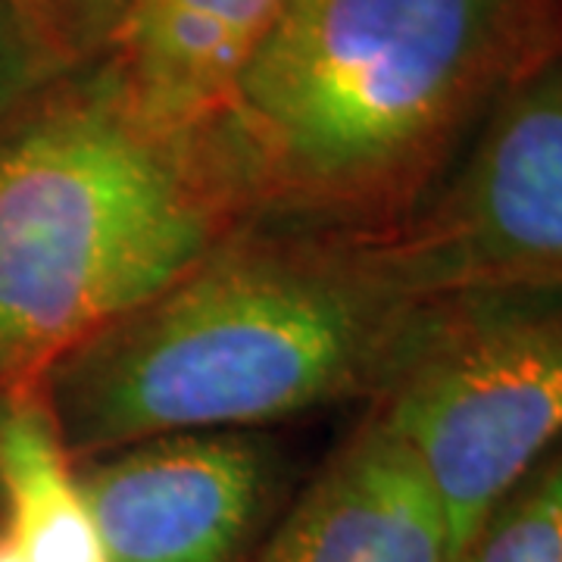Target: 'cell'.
I'll use <instances>...</instances> for the list:
<instances>
[{
    "mask_svg": "<svg viewBox=\"0 0 562 562\" xmlns=\"http://www.w3.org/2000/svg\"><path fill=\"white\" fill-rule=\"evenodd\" d=\"M284 0H125V103L166 138L220 113Z\"/></svg>",
    "mask_w": 562,
    "mask_h": 562,
    "instance_id": "obj_8",
    "label": "cell"
},
{
    "mask_svg": "<svg viewBox=\"0 0 562 562\" xmlns=\"http://www.w3.org/2000/svg\"><path fill=\"white\" fill-rule=\"evenodd\" d=\"M0 487L25 562H110L81 482L41 406L0 416Z\"/></svg>",
    "mask_w": 562,
    "mask_h": 562,
    "instance_id": "obj_9",
    "label": "cell"
},
{
    "mask_svg": "<svg viewBox=\"0 0 562 562\" xmlns=\"http://www.w3.org/2000/svg\"><path fill=\"white\" fill-rule=\"evenodd\" d=\"M382 425L465 562L513 487L562 441V288L422 297L375 387Z\"/></svg>",
    "mask_w": 562,
    "mask_h": 562,
    "instance_id": "obj_4",
    "label": "cell"
},
{
    "mask_svg": "<svg viewBox=\"0 0 562 562\" xmlns=\"http://www.w3.org/2000/svg\"><path fill=\"white\" fill-rule=\"evenodd\" d=\"M260 562H447V528L419 465L379 422L366 419Z\"/></svg>",
    "mask_w": 562,
    "mask_h": 562,
    "instance_id": "obj_7",
    "label": "cell"
},
{
    "mask_svg": "<svg viewBox=\"0 0 562 562\" xmlns=\"http://www.w3.org/2000/svg\"><path fill=\"white\" fill-rule=\"evenodd\" d=\"M465 562H562V441L497 506Z\"/></svg>",
    "mask_w": 562,
    "mask_h": 562,
    "instance_id": "obj_10",
    "label": "cell"
},
{
    "mask_svg": "<svg viewBox=\"0 0 562 562\" xmlns=\"http://www.w3.org/2000/svg\"><path fill=\"white\" fill-rule=\"evenodd\" d=\"M557 54L562 0H284L220 113L266 201L397 232Z\"/></svg>",
    "mask_w": 562,
    "mask_h": 562,
    "instance_id": "obj_1",
    "label": "cell"
},
{
    "mask_svg": "<svg viewBox=\"0 0 562 562\" xmlns=\"http://www.w3.org/2000/svg\"><path fill=\"white\" fill-rule=\"evenodd\" d=\"M375 254L413 301L562 288V54L503 94L465 160Z\"/></svg>",
    "mask_w": 562,
    "mask_h": 562,
    "instance_id": "obj_5",
    "label": "cell"
},
{
    "mask_svg": "<svg viewBox=\"0 0 562 562\" xmlns=\"http://www.w3.org/2000/svg\"><path fill=\"white\" fill-rule=\"evenodd\" d=\"M266 453L232 431L116 450L81 482L110 562H228L266 494Z\"/></svg>",
    "mask_w": 562,
    "mask_h": 562,
    "instance_id": "obj_6",
    "label": "cell"
},
{
    "mask_svg": "<svg viewBox=\"0 0 562 562\" xmlns=\"http://www.w3.org/2000/svg\"><path fill=\"white\" fill-rule=\"evenodd\" d=\"M44 72V47L29 20L10 0H0V122L35 88Z\"/></svg>",
    "mask_w": 562,
    "mask_h": 562,
    "instance_id": "obj_11",
    "label": "cell"
},
{
    "mask_svg": "<svg viewBox=\"0 0 562 562\" xmlns=\"http://www.w3.org/2000/svg\"><path fill=\"white\" fill-rule=\"evenodd\" d=\"M0 562H25L20 550H16V543L10 541V535L0 538Z\"/></svg>",
    "mask_w": 562,
    "mask_h": 562,
    "instance_id": "obj_12",
    "label": "cell"
},
{
    "mask_svg": "<svg viewBox=\"0 0 562 562\" xmlns=\"http://www.w3.org/2000/svg\"><path fill=\"white\" fill-rule=\"evenodd\" d=\"M216 203L125 101L69 103L0 144V375L44 369L201 266Z\"/></svg>",
    "mask_w": 562,
    "mask_h": 562,
    "instance_id": "obj_3",
    "label": "cell"
},
{
    "mask_svg": "<svg viewBox=\"0 0 562 562\" xmlns=\"http://www.w3.org/2000/svg\"><path fill=\"white\" fill-rule=\"evenodd\" d=\"M416 303L372 247L213 250L44 366V413L66 453H116L375 394Z\"/></svg>",
    "mask_w": 562,
    "mask_h": 562,
    "instance_id": "obj_2",
    "label": "cell"
}]
</instances>
